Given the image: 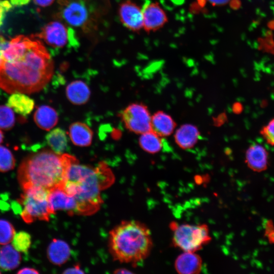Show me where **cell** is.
I'll return each mask as SVG.
<instances>
[{
    "label": "cell",
    "mask_w": 274,
    "mask_h": 274,
    "mask_svg": "<svg viewBox=\"0 0 274 274\" xmlns=\"http://www.w3.org/2000/svg\"><path fill=\"white\" fill-rule=\"evenodd\" d=\"M11 4L16 6H20L28 4L30 0H10Z\"/></svg>",
    "instance_id": "cell-35"
},
{
    "label": "cell",
    "mask_w": 274,
    "mask_h": 274,
    "mask_svg": "<svg viewBox=\"0 0 274 274\" xmlns=\"http://www.w3.org/2000/svg\"><path fill=\"white\" fill-rule=\"evenodd\" d=\"M3 134L2 131L0 130V144L3 142Z\"/></svg>",
    "instance_id": "cell-39"
},
{
    "label": "cell",
    "mask_w": 274,
    "mask_h": 274,
    "mask_svg": "<svg viewBox=\"0 0 274 274\" xmlns=\"http://www.w3.org/2000/svg\"><path fill=\"white\" fill-rule=\"evenodd\" d=\"M13 112L7 105L0 106V129L8 130L14 126L15 118Z\"/></svg>",
    "instance_id": "cell-26"
},
{
    "label": "cell",
    "mask_w": 274,
    "mask_h": 274,
    "mask_svg": "<svg viewBox=\"0 0 274 274\" xmlns=\"http://www.w3.org/2000/svg\"><path fill=\"white\" fill-rule=\"evenodd\" d=\"M15 160L11 151L0 146V172H6L14 168Z\"/></svg>",
    "instance_id": "cell-27"
},
{
    "label": "cell",
    "mask_w": 274,
    "mask_h": 274,
    "mask_svg": "<svg viewBox=\"0 0 274 274\" xmlns=\"http://www.w3.org/2000/svg\"><path fill=\"white\" fill-rule=\"evenodd\" d=\"M112 181V172L105 163L92 167L77 160L71 165L60 187L75 200L77 214L90 215L100 208L101 192Z\"/></svg>",
    "instance_id": "cell-2"
},
{
    "label": "cell",
    "mask_w": 274,
    "mask_h": 274,
    "mask_svg": "<svg viewBox=\"0 0 274 274\" xmlns=\"http://www.w3.org/2000/svg\"><path fill=\"white\" fill-rule=\"evenodd\" d=\"M160 137L151 130L141 134L139 139V143L145 151L154 154L159 152L162 148L163 144Z\"/></svg>",
    "instance_id": "cell-24"
},
{
    "label": "cell",
    "mask_w": 274,
    "mask_h": 274,
    "mask_svg": "<svg viewBox=\"0 0 274 274\" xmlns=\"http://www.w3.org/2000/svg\"><path fill=\"white\" fill-rule=\"evenodd\" d=\"M1 54H2V50H0V57H1Z\"/></svg>",
    "instance_id": "cell-41"
},
{
    "label": "cell",
    "mask_w": 274,
    "mask_h": 274,
    "mask_svg": "<svg viewBox=\"0 0 274 274\" xmlns=\"http://www.w3.org/2000/svg\"><path fill=\"white\" fill-rule=\"evenodd\" d=\"M0 273H1V271H0Z\"/></svg>",
    "instance_id": "cell-42"
},
{
    "label": "cell",
    "mask_w": 274,
    "mask_h": 274,
    "mask_svg": "<svg viewBox=\"0 0 274 274\" xmlns=\"http://www.w3.org/2000/svg\"><path fill=\"white\" fill-rule=\"evenodd\" d=\"M118 13L121 22L129 29L138 32L143 27L142 11L134 3L130 0L122 2Z\"/></svg>",
    "instance_id": "cell-10"
},
{
    "label": "cell",
    "mask_w": 274,
    "mask_h": 274,
    "mask_svg": "<svg viewBox=\"0 0 274 274\" xmlns=\"http://www.w3.org/2000/svg\"><path fill=\"white\" fill-rule=\"evenodd\" d=\"M269 26L271 28L273 29L274 28V22H271L269 23Z\"/></svg>",
    "instance_id": "cell-40"
},
{
    "label": "cell",
    "mask_w": 274,
    "mask_h": 274,
    "mask_svg": "<svg viewBox=\"0 0 274 274\" xmlns=\"http://www.w3.org/2000/svg\"><path fill=\"white\" fill-rule=\"evenodd\" d=\"M115 273H120V274H123V273H132V272H131V271L129 270L128 269H126V268H118V269H116L114 272Z\"/></svg>",
    "instance_id": "cell-37"
},
{
    "label": "cell",
    "mask_w": 274,
    "mask_h": 274,
    "mask_svg": "<svg viewBox=\"0 0 274 274\" xmlns=\"http://www.w3.org/2000/svg\"><path fill=\"white\" fill-rule=\"evenodd\" d=\"M53 72L48 50L32 36L16 57L5 60L0 57V87L9 93L39 91L49 83Z\"/></svg>",
    "instance_id": "cell-1"
},
{
    "label": "cell",
    "mask_w": 274,
    "mask_h": 274,
    "mask_svg": "<svg viewBox=\"0 0 274 274\" xmlns=\"http://www.w3.org/2000/svg\"><path fill=\"white\" fill-rule=\"evenodd\" d=\"M19 252L13 246L6 244L0 248V268L5 271L13 270L21 262Z\"/></svg>",
    "instance_id": "cell-22"
},
{
    "label": "cell",
    "mask_w": 274,
    "mask_h": 274,
    "mask_svg": "<svg viewBox=\"0 0 274 274\" xmlns=\"http://www.w3.org/2000/svg\"><path fill=\"white\" fill-rule=\"evenodd\" d=\"M48 203L51 214L59 211H65L69 214H77V204L75 200L61 187L49 190Z\"/></svg>",
    "instance_id": "cell-12"
},
{
    "label": "cell",
    "mask_w": 274,
    "mask_h": 274,
    "mask_svg": "<svg viewBox=\"0 0 274 274\" xmlns=\"http://www.w3.org/2000/svg\"><path fill=\"white\" fill-rule=\"evenodd\" d=\"M213 6H223L227 4L230 0H207Z\"/></svg>",
    "instance_id": "cell-34"
},
{
    "label": "cell",
    "mask_w": 274,
    "mask_h": 274,
    "mask_svg": "<svg viewBox=\"0 0 274 274\" xmlns=\"http://www.w3.org/2000/svg\"><path fill=\"white\" fill-rule=\"evenodd\" d=\"M57 17L68 25L87 30L92 23V13L87 0H59Z\"/></svg>",
    "instance_id": "cell-8"
},
{
    "label": "cell",
    "mask_w": 274,
    "mask_h": 274,
    "mask_svg": "<svg viewBox=\"0 0 274 274\" xmlns=\"http://www.w3.org/2000/svg\"><path fill=\"white\" fill-rule=\"evenodd\" d=\"M199 136L198 129L194 125L186 124L176 131L175 140L177 144L184 149H190L196 144Z\"/></svg>",
    "instance_id": "cell-19"
},
{
    "label": "cell",
    "mask_w": 274,
    "mask_h": 274,
    "mask_svg": "<svg viewBox=\"0 0 274 274\" xmlns=\"http://www.w3.org/2000/svg\"><path fill=\"white\" fill-rule=\"evenodd\" d=\"M23 190L18 202L23 207L20 215L23 221L27 223L37 220L49 221L51 215L48 203L49 190L36 186Z\"/></svg>",
    "instance_id": "cell-6"
},
{
    "label": "cell",
    "mask_w": 274,
    "mask_h": 274,
    "mask_svg": "<svg viewBox=\"0 0 274 274\" xmlns=\"http://www.w3.org/2000/svg\"><path fill=\"white\" fill-rule=\"evenodd\" d=\"M15 234V229L11 223L4 219H0V245L9 244Z\"/></svg>",
    "instance_id": "cell-28"
},
{
    "label": "cell",
    "mask_w": 274,
    "mask_h": 274,
    "mask_svg": "<svg viewBox=\"0 0 274 274\" xmlns=\"http://www.w3.org/2000/svg\"><path fill=\"white\" fill-rule=\"evenodd\" d=\"M68 135L74 145L79 147H87L92 143L93 132L87 124L76 122L70 126Z\"/></svg>",
    "instance_id": "cell-16"
},
{
    "label": "cell",
    "mask_w": 274,
    "mask_h": 274,
    "mask_svg": "<svg viewBox=\"0 0 274 274\" xmlns=\"http://www.w3.org/2000/svg\"><path fill=\"white\" fill-rule=\"evenodd\" d=\"M176 124L173 119L162 111H158L151 116V130L160 136H166L174 131Z\"/></svg>",
    "instance_id": "cell-17"
},
{
    "label": "cell",
    "mask_w": 274,
    "mask_h": 274,
    "mask_svg": "<svg viewBox=\"0 0 274 274\" xmlns=\"http://www.w3.org/2000/svg\"><path fill=\"white\" fill-rule=\"evenodd\" d=\"M45 139L49 147L55 153L63 154L67 148V135L65 131L60 128L51 130L46 134Z\"/></svg>",
    "instance_id": "cell-23"
},
{
    "label": "cell",
    "mask_w": 274,
    "mask_h": 274,
    "mask_svg": "<svg viewBox=\"0 0 274 274\" xmlns=\"http://www.w3.org/2000/svg\"><path fill=\"white\" fill-rule=\"evenodd\" d=\"M54 0H33L34 3L38 6L45 7L50 6Z\"/></svg>",
    "instance_id": "cell-32"
},
{
    "label": "cell",
    "mask_w": 274,
    "mask_h": 274,
    "mask_svg": "<svg viewBox=\"0 0 274 274\" xmlns=\"http://www.w3.org/2000/svg\"><path fill=\"white\" fill-rule=\"evenodd\" d=\"M12 246L19 252H26L31 245V236L25 231L15 233L12 239Z\"/></svg>",
    "instance_id": "cell-25"
},
{
    "label": "cell",
    "mask_w": 274,
    "mask_h": 274,
    "mask_svg": "<svg viewBox=\"0 0 274 274\" xmlns=\"http://www.w3.org/2000/svg\"><path fill=\"white\" fill-rule=\"evenodd\" d=\"M47 253L50 262L54 265L60 266L69 259L71 249L65 242L54 238L49 244Z\"/></svg>",
    "instance_id": "cell-15"
},
{
    "label": "cell",
    "mask_w": 274,
    "mask_h": 274,
    "mask_svg": "<svg viewBox=\"0 0 274 274\" xmlns=\"http://www.w3.org/2000/svg\"><path fill=\"white\" fill-rule=\"evenodd\" d=\"M33 118L39 127L48 131L56 125L58 116L53 108L47 105H42L36 110Z\"/></svg>",
    "instance_id": "cell-20"
},
{
    "label": "cell",
    "mask_w": 274,
    "mask_h": 274,
    "mask_svg": "<svg viewBox=\"0 0 274 274\" xmlns=\"http://www.w3.org/2000/svg\"><path fill=\"white\" fill-rule=\"evenodd\" d=\"M232 109L233 112L236 114L240 113L243 109L242 105L239 102L235 103L233 106Z\"/></svg>",
    "instance_id": "cell-36"
},
{
    "label": "cell",
    "mask_w": 274,
    "mask_h": 274,
    "mask_svg": "<svg viewBox=\"0 0 274 274\" xmlns=\"http://www.w3.org/2000/svg\"><path fill=\"white\" fill-rule=\"evenodd\" d=\"M120 115L126 128L131 132L142 134L151 130V116L147 107L142 104L129 105Z\"/></svg>",
    "instance_id": "cell-9"
},
{
    "label": "cell",
    "mask_w": 274,
    "mask_h": 274,
    "mask_svg": "<svg viewBox=\"0 0 274 274\" xmlns=\"http://www.w3.org/2000/svg\"><path fill=\"white\" fill-rule=\"evenodd\" d=\"M142 11L143 27L147 32L160 29L167 21L165 12L157 2L146 3Z\"/></svg>",
    "instance_id": "cell-11"
},
{
    "label": "cell",
    "mask_w": 274,
    "mask_h": 274,
    "mask_svg": "<svg viewBox=\"0 0 274 274\" xmlns=\"http://www.w3.org/2000/svg\"><path fill=\"white\" fill-rule=\"evenodd\" d=\"M12 8L11 4L6 0H0V27L3 24L6 13Z\"/></svg>",
    "instance_id": "cell-30"
},
{
    "label": "cell",
    "mask_w": 274,
    "mask_h": 274,
    "mask_svg": "<svg viewBox=\"0 0 274 274\" xmlns=\"http://www.w3.org/2000/svg\"><path fill=\"white\" fill-rule=\"evenodd\" d=\"M202 259L195 252H184L176 259L175 268L180 274H196L201 270Z\"/></svg>",
    "instance_id": "cell-14"
},
{
    "label": "cell",
    "mask_w": 274,
    "mask_h": 274,
    "mask_svg": "<svg viewBox=\"0 0 274 274\" xmlns=\"http://www.w3.org/2000/svg\"><path fill=\"white\" fill-rule=\"evenodd\" d=\"M39 271L36 269L30 267H24L19 270L17 273L25 274V273H39Z\"/></svg>",
    "instance_id": "cell-33"
},
{
    "label": "cell",
    "mask_w": 274,
    "mask_h": 274,
    "mask_svg": "<svg viewBox=\"0 0 274 274\" xmlns=\"http://www.w3.org/2000/svg\"><path fill=\"white\" fill-rule=\"evenodd\" d=\"M170 228L173 231V245L184 252H195L211 240L207 224H179L172 222Z\"/></svg>",
    "instance_id": "cell-5"
},
{
    "label": "cell",
    "mask_w": 274,
    "mask_h": 274,
    "mask_svg": "<svg viewBox=\"0 0 274 274\" xmlns=\"http://www.w3.org/2000/svg\"><path fill=\"white\" fill-rule=\"evenodd\" d=\"M245 162L248 167L254 172L264 171L268 165V152L260 144L251 145L246 152Z\"/></svg>",
    "instance_id": "cell-13"
},
{
    "label": "cell",
    "mask_w": 274,
    "mask_h": 274,
    "mask_svg": "<svg viewBox=\"0 0 274 274\" xmlns=\"http://www.w3.org/2000/svg\"><path fill=\"white\" fill-rule=\"evenodd\" d=\"M64 273H83L84 272L78 265H76L72 267L65 269Z\"/></svg>",
    "instance_id": "cell-31"
},
{
    "label": "cell",
    "mask_w": 274,
    "mask_h": 274,
    "mask_svg": "<svg viewBox=\"0 0 274 274\" xmlns=\"http://www.w3.org/2000/svg\"><path fill=\"white\" fill-rule=\"evenodd\" d=\"M9 97L6 105L22 116L29 114L34 108V100L25 93L15 92Z\"/></svg>",
    "instance_id": "cell-21"
},
{
    "label": "cell",
    "mask_w": 274,
    "mask_h": 274,
    "mask_svg": "<svg viewBox=\"0 0 274 274\" xmlns=\"http://www.w3.org/2000/svg\"><path fill=\"white\" fill-rule=\"evenodd\" d=\"M42 39L51 48L60 49L77 47L79 42L72 27L59 21H52L47 24L39 33L33 35Z\"/></svg>",
    "instance_id": "cell-7"
},
{
    "label": "cell",
    "mask_w": 274,
    "mask_h": 274,
    "mask_svg": "<svg viewBox=\"0 0 274 274\" xmlns=\"http://www.w3.org/2000/svg\"><path fill=\"white\" fill-rule=\"evenodd\" d=\"M65 94L71 103L80 105L87 102L90 96V91L85 82L81 80H75L66 86Z\"/></svg>",
    "instance_id": "cell-18"
},
{
    "label": "cell",
    "mask_w": 274,
    "mask_h": 274,
    "mask_svg": "<svg viewBox=\"0 0 274 274\" xmlns=\"http://www.w3.org/2000/svg\"><path fill=\"white\" fill-rule=\"evenodd\" d=\"M8 43L3 37L0 36V50L2 51L6 46Z\"/></svg>",
    "instance_id": "cell-38"
},
{
    "label": "cell",
    "mask_w": 274,
    "mask_h": 274,
    "mask_svg": "<svg viewBox=\"0 0 274 274\" xmlns=\"http://www.w3.org/2000/svg\"><path fill=\"white\" fill-rule=\"evenodd\" d=\"M77 158L70 154H58L43 150L24 159L18 170V180L22 188L36 186L48 190L60 187L71 165Z\"/></svg>",
    "instance_id": "cell-3"
},
{
    "label": "cell",
    "mask_w": 274,
    "mask_h": 274,
    "mask_svg": "<svg viewBox=\"0 0 274 274\" xmlns=\"http://www.w3.org/2000/svg\"><path fill=\"white\" fill-rule=\"evenodd\" d=\"M152 247L150 231L141 222L122 221L110 231V253L119 262L135 265L149 255Z\"/></svg>",
    "instance_id": "cell-4"
},
{
    "label": "cell",
    "mask_w": 274,
    "mask_h": 274,
    "mask_svg": "<svg viewBox=\"0 0 274 274\" xmlns=\"http://www.w3.org/2000/svg\"><path fill=\"white\" fill-rule=\"evenodd\" d=\"M260 134L267 144L274 146V118L261 128Z\"/></svg>",
    "instance_id": "cell-29"
}]
</instances>
